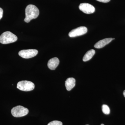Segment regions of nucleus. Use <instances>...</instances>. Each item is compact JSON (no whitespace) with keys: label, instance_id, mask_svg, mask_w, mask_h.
I'll return each instance as SVG.
<instances>
[{"label":"nucleus","instance_id":"1a4fd4ad","mask_svg":"<svg viewBox=\"0 0 125 125\" xmlns=\"http://www.w3.org/2000/svg\"><path fill=\"white\" fill-rule=\"evenodd\" d=\"M60 63V61L57 57H54L50 59L48 62V68L51 70H54L57 67Z\"/></svg>","mask_w":125,"mask_h":125},{"label":"nucleus","instance_id":"6e6552de","mask_svg":"<svg viewBox=\"0 0 125 125\" xmlns=\"http://www.w3.org/2000/svg\"><path fill=\"white\" fill-rule=\"evenodd\" d=\"M113 40V39L112 38L104 39L96 43L94 45V47L95 48H98V49L102 48L106 45H107L109 43L111 42Z\"/></svg>","mask_w":125,"mask_h":125},{"label":"nucleus","instance_id":"423d86ee","mask_svg":"<svg viewBox=\"0 0 125 125\" xmlns=\"http://www.w3.org/2000/svg\"><path fill=\"white\" fill-rule=\"evenodd\" d=\"M88 31L86 27L82 26L78 27L72 30L69 33V36L70 37H75L77 36H82L87 33Z\"/></svg>","mask_w":125,"mask_h":125},{"label":"nucleus","instance_id":"f8f14e48","mask_svg":"<svg viewBox=\"0 0 125 125\" xmlns=\"http://www.w3.org/2000/svg\"><path fill=\"white\" fill-rule=\"evenodd\" d=\"M102 110L104 114L108 115L110 113V108L107 105H103L102 106Z\"/></svg>","mask_w":125,"mask_h":125},{"label":"nucleus","instance_id":"9b49d317","mask_svg":"<svg viewBox=\"0 0 125 125\" xmlns=\"http://www.w3.org/2000/svg\"><path fill=\"white\" fill-rule=\"evenodd\" d=\"M95 54V51L94 49H91L87 52L83 58L84 62H86L90 60Z\"/></svg>","mask_w":125,"mask_h":125},{"label":"nucleus","instance_id":"f257e3e1","mask_svg":"<svg viewBox=\"0 0 125 125\" xmlns=\"http://www.w3.org/2000/svg\"><path fill=\"white\" fill-rule=\"evenodd\" d=\"M25 22L29 23L32 20L38 17L39 14V10L36 6L29 5L27 6L25 10Z\"/></svg>","mask_w":125,"mask_h":125},{"label":"nucleus","instance_id":"2eb2a0df","mask_svg":"<svg viewBox=\"0 0 125 125\" xmlns=\"http://www.w3.org/2000/svg\"><path fill=\"white\" fill-rule=\"evenodd\" d=\"M96 0L99 1V2L107 3V2H109L110 0Z\"/></svg>","mask_w":125,"mask_h":125},{"label":"nucleus","instance_id":"39448f33","mask_svg":"<svg viewBox=\"0 0 125 125\" xmlns=\"http://www.w3.org/2000/svg\"><path fill=\"white\" fill-rule=\"evenodd\" d=\"M38 52V51L36 49H27L20 51L19 52V55L23 58L28 59L37 55Z\"/></svg>","mask_w":125,"mask_h":125},{"label":"nucleus","instance_id":"ddd939ff","mask_svg":"<svg viewBox=\"0 0 125 125\" xmlns=\"http://www.w3.org/2000/svg\"><path fill=\"white\" fill-rule=\"evenodd\" d=\"M47 125H62V123L60 121H54L49 122Z\"/></svg>","mask_w":125,"mask_h":125},{"label":"nucleus","instance_id":"20e7f679","mask_svg":"<svg viewBox=\"0 0 125 125\" xmlns=\"http://www.w3.org/2000/svg\"><path fill=\"white\" fill-rule=\"evenodd\" d=\"M35 85L33 83L28 81H21L17 84L18 89L25 92H29L34 89Z\"/></svg>","mask_w":125,"mask_h":125},{"label":"nucleus","instance_id":"0eeeda50","mask_svg":"<svg viewBox=\"0 0 125 125\" xmlns=\"http://www.w3.org/2000/svg\"><path fill=\"white\" fill-rule=\"evenodd\" d=\"M79 9L84 13L87 14H92L95 11L94 7L88 3H81L79 6Z\"/></svg>","mask_w":125,"mask_h":125},{"label":"nucleus","instance_id":"9d476101","mask_svg":"<svg viewBox=\"0 0 125 125\" xmlns=\"http://www.w3.org/2000/svg\"><path fill=\"white\" fill-rule=\"evenodd\" d=\"M75 85V80L73 78H68L65 82V85L68 91H70Z\"/></svg>","mask_w":125,"mask_h":125},{"label":"nucleus","instance_id":"7ed1b4c3","mask_svg":"<svg viewBox=\"0 0 125 125\" xmlns=\"http://www.w3.org/2000/svg\"><path fill=\"white\" fill-rule=\"evenodd\" d=\"M29 113V110L21 106H18L13 108L11 110L12 115L15 117H21L26 115Z\"/></svg>","mask_w":125,"mask_h":125},{"label":"nucleus","instance_id":"f03ea898","mask_svg":"<svg viewBox=\"0 0 125 125\" xmlns=\"http://www.w3.org/2000/svg\"><path fill=\"white\" fill-rule=\"evenodd\" d=\"M17 36L10 31H6L0 36V42L3 44H9L16 42Z\"/></svg>","mask_w":125,"mask_h":125},{"label":"nucleus","instance_id":"dca6fc26","mask_svg":"<svg viewBox=\"0 0 125 125\" xmlns=\"http://www.w3.org/2000/svg\"><path fill=\"white\" fill-rule=\"evenodd\" d=\"M123 95H124V96H125V90L124 91V92H123Z\"/></svg>","mask_w":125,"mask_h":125},{"label":"nucleus","instance_id":"a211bd4d","mask_svg":"<svg viewBox=\"0 0 125 125\" xmlns=\"http://www.w3.org/2000/svg\"></svg>","mask_w":125,"mask_h":125},{"label":"nucleus","instance_id":"4468645a","mask_svg":"<svg viewBox=\"0 0 125 125\" xmlns=\"http://www.w3.org/2000/svg\"><path fill=\"white\" fill-rule=\"evenodd\" d=\"M3 10L0 7V20L2 18V16H3Z\"/></svg>","mask_w":125,"mask_h":125},{"label":"nucleus","instance_id":"f3484780","mask_svg":"<svg viewBox=\"0 0 125 125\" xmlns=\"http://www.w3.org/2000/svg\"><path fill=\"white\" fill-rule=\"evenodd\" d=\"M101 125H104V124H101Z\"/></svg>","mask_w":125,"mask_h":125}]
</instances>
